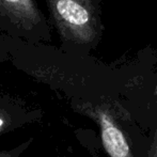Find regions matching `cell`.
<instances>
[{
    "instance_id": "6da1fadb",
    "label": "cell",
    "mask_w": 157,
    "mask_h": 157,
    "mask_svg": "<svg viewBox=\"0 0 157 157\" xmlns=\"http://www.w3.org/2000/svg\"><path fill=\"white\" fill-rule=\"evenodd\" d=\"M46 4L63 43H93L97 35V19L92 0H46Z\"/></svg>"
},
{
    "instance_id": "7a4b0ae2",
    "label": "cell",
    "mask_w": 157,
    "mask_h": 157,
    "mask_svg": "<svg viewBox=\"0 0 157 157\" xmlns=\"http://www.w3.org/2000/svg\"><path fill=\"white\" fill-rule=\"evenodd\" d=\"M0 29L29 43L50 40V29L36 0H0Z\"/></svg>"
},
{
    "instance_id": "3957f363",
    "label": "cell",
    "mask_w": 157,
    "mask_h": 157,
    "mask_svg": "<svg viewBox=\"0 0 157 157\" xmlns=\"http://www.w3.org/2000/svg\"><path fill=\"white\" fill-rule=\"evenodd\" d=\"M101 129V142L109 157H135L124 132L107 110L95 109L93 113Z\"/></svg>"
},
{
    "instance_id": "277c9868",
    "label": "cell",
    "mask_w": 157,
    "mask_h": 157,
    "mask_svg": "<svg viewBox=\"0 0 157 157\" xmlns=\"http://www.w3.org/2000/svg\"><path fill=\"white\" fill-rule=\"evenodd\" d=\"M149 157H157V132H155L153 142H152L151 147H150Z\"/></svg>"
},
{
    "instance_id": "5b68a950",
    "label": "cell",
    "mask_w": 157,
    "mask_h": 157,
    "mask_svg": "<svg viewBox=\"0 0 157 157\" xmlns=\"http://www.w3.org/2000/svg\"><path fill=\"white\" fill-rule=\"evenodd\" d=\"M2 34H3V32L1 31V29H0V43L2 44Z\"/></svg>"
},
{
    "instance_id": "8992f818",
    "label": "cell",
    "mask_w": 157,
    "mask_h": 157,
    "mask_svg": "<svg viewBox=\"0 0 157 157\" xmlns=\"http://www.w3.org/2000/svg\"><path fill=\"white\" fill-rule=\"evenodd\" d=\"M0 157H10V155H6V154H0Z\"/></svg>"
},
{
    "instance_id": "52a82bcc",
    "label": "cell",
    "mask_w": 157,
    "mask_h": 157,
    "mask_svg": "<svg viewBox=\"0 0 157 157\" xmlns=\"http://www.w3.org/2000/svg\"><path fill=\"white\" fill-rule=\"evenodd\" d=\"M2 124H3V121H2L1 119H0V127L2 126Z\"/></svg>"
},
{
    "instance_id": "ba28073f",
    "label": "cell",
    "mask_w": 157,
    "mask_h": 157,
    "mask_svg": "<svg viewBox=\"0 0 157 157\" xmlns=\"http://www.w3.org/2000/svg\"><path fill=\"white\" fill-rule=\"evenodd\" d=\"M154 93H155V95H157V86H156V88H155V91H154Z\"/></svg>"
}]
</instances>
